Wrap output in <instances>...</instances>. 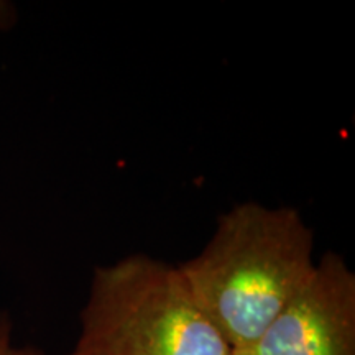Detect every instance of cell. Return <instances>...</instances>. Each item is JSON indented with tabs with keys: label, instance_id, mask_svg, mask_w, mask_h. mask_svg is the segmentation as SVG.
<instances>
[{
	"label": "cell",
	"instance_id": "cell-4",
	"mask_svg": "<svg viewBox=\"0 0 355 355\" xmlns=\"http://www.w3.org/2000/svg\"><path fill=\"white\" fill-rule=\"evenodd\" d=\"M0 355H44L35 347H17L12 344V322L6 314H0Z\"/></svg>",
	"mask_w": 355,
	"mask_h": 355
},
{
	"label": "cell",
	"instance_id": "cell-1",
	"mask_svg": "<svg viewBox=\"0 0 355 355\" xmlns=\"http://www.w3.org/2000/svg\"><path fill=\"white\" fill-rule=\"evenodd\" d=\"M313 250V230L298 209L242 202L178 268L234 355L252 347L304 285L316 265Z\"/></svg>",
	"mask_w": 355,
	"mask_h": 355
},
{
	"label": "cell",
	"instance_id": "cell-2",
	"mask_svg": "<svg viewBox=\"0 0 355 355\" xmlns=\"http://www.w3.org/2000/svg\"><path fill=\"white\" fill-rule=\"evenodd\" d=\"M69 355H232L178 266L137 254L97 266Z\"/></svg>",
	"mask_w": 355,
	"mask_h": 355
},
{
	"label": "cell",
	"instance_id": "cell-3",
	"mask_svg": "<svg viewBox=\"0 0 355 355\" xmlns=\"http://www.w3.org/2000/svg\"><path fill=\"white\" fill-rule=\"evenodd\" d=\"M234 355H355V273L327 252L260 339Z\"/></svg>",
	"mask_w": 355,
	"mask_h": 355
}]
</instances>
